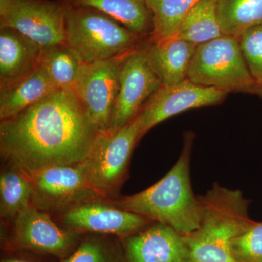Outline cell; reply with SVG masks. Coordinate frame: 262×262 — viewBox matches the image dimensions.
Instances as JSON below:
<instances>
[{
  "instance_id": "obj_11",
  "label": "cell",
  "mask_w": 262,
  "mask_h": 262,
  "mask_svg": "<svg viewBox=\"0 0 262 262\" xmlns=\"http://www.w3.org/2000/svg\"><path fill=\"white\" fill-rule=\"evenodd\" d=\"M227 94L220 90L199 85L188 79L174 85H161L136 118L141 139L164 120L187 110L220 104Z\"/></svg>"
},
{
  "instance_id": "obj_16",
  "label": "cell",
  "mask_w": 262,
  "mask_h": 262,
  "mask_svg": "<svg viewBox=\"0 0 262 262\" xmlns=\"http://www.w3.org/2000/svg\"><path fill=\"white\" fill-rule=\"evenodd\" d=\"M143 48L162 85H174L187 80L195 45L173 37L163 42L147 39Z\"/></svg>"
},
{
  "instance_id": "obj_15",
  "label": "cell",
  "mask_w": 262,
  "mask_h": 262,
  "mask_svg": "<svg viewBox=\"0 0 262 262\" xmlns=\"http://www.w3.org/2000/svg\"><path fill=\"white\" fill-rule=\"evenodd\" d=\"M43 47L10 27H0V89L15 83L40 65Z\"/></svg>"
},
{
  "instance_id": "obj_26",
  "label": "cell",
  "mask_w": 262,
  "mask_h": 262,
  "mask_svg": "<svg viewBox=\"0 0 262 262\" xmlns=\"http://www.w3.org/2000/svg\"><path fill=\"white\" fill-rule=\"evenodd\" d=\"M230 250L235 262H262V222H253L233 239Z\"/></svg>"
},
{
  "instance_id": "obj_12",
  "label": "cell",
  "mask_w": 262,
  "mask_h": 262,
  "mask_svg": "<svg viewBox=\"0 0 262 262\" xmlns=\"http://www.w3.org/2000/svg\"><path fill=\"white\" fill-rule=\"evenodd\" d=\"M10 225L14 247L58 256L70 252L80 234L62 227L51 215L32 205L20 211Z\"/></svg>"
},
{
  "instance_id": "obj_19",
  "label": "cell",
  "mask_w": 262,
  "mask_h": 262,
  "mask_svg": "<svg viewBox=\"0 0 262 262\" xmlns=\"http://www.w3.org/2000/svg\"><path fill=\"white\" fill-rule=\"evenodd\" d=\"M32 185L28 175L14 165L4 164L0 174V217L4 223L14 221L31 206Z\"/></svg>"
},
{
  "instance_id": "obj_20",
  "label": "cell",
  "mask_w": 262,
  "mask_h": 262,
  "mask_svg": "<svg viewBox=\"0 0 262 262\" xmlns=\"http://www.w3.org/2000/svg\"><path fill=\"white\" fill-rule=\"evenodd\" d=\"M216 0H201L183 19L174 37L200 46L223 36Z\"/></svg>"
},
{
  "instance_id": "obj_13",
  "label": "cell",
  "mask_w": 262,
  "mask_h": 262,
  "mask_svg": "<svg viewBox=\"0 0 262 262\" xmlns=\"http://www.w3.org/2000/svg\"><path fill=\"white\" fill-rule=\"evenodd\" d=\"M55 220L62 227L78 234H106L121 239L153 222L143 215L114 206L108 200L84 203Z\"/></svg>"
},
{
  "instance_id": "obj_25",
  "label": "cell",
  "mask_w": 262,
  "mask_h": 262,
  "mask_svg": "<svg viewBox=\"0 0 262 262\" xmlns=\"http://www.w3.org/2000/svg\"><path fill=\"white\" fill-rule=\"evenodd\" d=\"M237 38L257 95L262 97V26L248 29Z\"/></svg>"
},
{
  "instance_id": "obj_21",
  "label": "cell",
  "mask_w": 262,
  "mask_h": 262,
  "mask_svg": "<svg viewBox=\"0 0 262 262\" xmlns=\"http://www.w3.org/2000/svg\"><path fill=\"white\" fill-rule=\"evenodd\" d=\"M224 35L239 37L250 28L262 26V0H216Z\"/></svg>"
},
{
  "instance_id": "obj_1",
  "label": "cell",
  "mask_w": 262,
  "mask_h": 262,
  "mask_svg": "<svg viewBox=\"0 0 262 262\" xmlns=\"http://www.w3.org/2000/svg\"><path fill=\"white\" fill-rule=\"evenodd\" d=\"M102 133L75 92L56 89L39 102L0 121L4 163L24 171L84 163Z\"/></svg>"
},
{
  "instance_id": "obj_2",
  "label": "cell",
  "mask_w": 262,
  "mask_h": 262,
  "mask_svg": "<svg viewBox=\"0 0 262 262\" xmlns=\"http://www.w3.org/2000/svg\"><path fill=\"white\" fill-rule=\"evenodd\" d=\"M193 141L192 134H186L178 160L158 182L142 192L108 201L122 209L168 225L183 235L192 233L199 227L203 208L191 184Z\"/></svg>"
},
{
  "instance_id": "obj_22",
  "label": "cell",
  "mask_w": 262,
  "mask_h": 262,
  "mask_svg": "<svg viewBox=\"0 0 262 262\" xmlns=\"http://www.w3.org/2000/svg\"><path fill=\"white\" fill-rule=\"evenodd\" d=\"M201 0H146L152 16L153 29L149 40L163 42L176 36L187 13Z\"/></svg>"
},
{
  "instance_id": "obj_17",
  "label": "cell",
  "mask_w": 262,
  "mask_h": 262,
  "mask_svg": "<svg viewBox=\"0 0 262 262\" xmlns=\"http://www.w3.org/2000/svg\"><path fill=\"white\" fill-rule=\"evenodd\" d=\"M55 90L46 71L39 65L21 80L0 89V121L15 116Z\"/></svg>"
},
{
  "instance_id": "obj_27",
  "label": "cell",
  "mask_w": 262,
  "mask_h": 262,
  "mask_svg": "<svg viewBox=\"0 0 262 262\" xmlns=\"http://www.w3.org/2000/svg\"><path fill=\"white\" fill-rule=\"evenodd\" d=\"M1 262H29L21 259H16V258H7V259L2 260Z\"/></svg>"
},
{
  "instance_id": "obj_14",
  "label": "cell",
  "mask_w": 262,
  "mask_h": 262,
  "mask_svg": "<svg viewBox=\"0 0 262 262\" xmlns=\"http://www.w3.org/2000/svg\"><path fill=\"white\" fill-rule=\"evenodd\" d=\"M121 241L125 262H194L185 235L160 222Z\"/></svg>"
},
{
  "instance_id": "obj_23",
  "label": "cell",
  "mask_w": 262,
  "mask_h": 262,
  "mask_svg": "<svg viewBox=\"0 0 262 262\" xmlns=\"http://www.w3.org/2000/svg\"><path fill=\"white\" fill-rule=\"evenodd\" d=\"M81 63L65 43L43 48L40 66L56 89L73 91Z\"/></svg>"
},
{
  "instance_id": "obj_9",
  "label": "cell",
  "mask_w": 262,
  "mask_h": 262,
  "mask_svg": "<svg viewBox=\"0 0 262 262\" xmlns=\"http://www.w3.org/2000/svg\"><path fill=\"white\" fill-rule=\"evenodd\" d=\"M161 85L143 46L122 57L118 93L107 133L114 134L136 120Z\"/></svg>"
},
{
  "instance_id": "obj_6",
  "label": "cell",
  "mask_w": 262,
  "mask_h": 262,
  "mask_svg": "<svg viewBox=\"0 0 262 262\" xmlns=\"http://www.w3.org/2000/svg\"><path fill=\"white\" fill-rule=\"evenodd\" d=\"M140 139L136 119L114 134L105 133L98 137L84 165L90 184L104 199L120 196L133 151Z\"/></svg>"
},
{
  "instance_id": "obj_10",
  "label": "cell",
  "mask_w": 262,
  "mask_h": 262,
  "mask_svg": "<svg viewBox=\"0 0 262 262\" xmlns=\"http://www.w3.org/2000/svg\"><path fill=\"white\" fill-rule=\"evenodd\" d=\"M122 58L81 63L74 85L73 91L84 112L102 134L110 130Z\"/></svg>"
},
{
  "instance_id": "obj_3",
  "label": "cell",
  "mask_w": 262,
  "mask_h": 262,
  "mask_svg": "<svg viewBox=\"0 0 262 262\" xmlns=\"http://www.w3.org/2000/svg\"><path fill=\"white\" fill-rule=\"evenodd\" d=\"M202 216L199 227L185 235L194 262H235L232 241L254 221L248 215L250 201L239 190L215 183L200 196Z\"/></svg>"
},
{
  "instance_id": "obj_4",
  "label": "cell",
  "mask_w": 262,
  "mask_h": 262,
  "mask_svg": "<svg viewBox=\"0 0 262 262\" xmlns=\"http://www.w3.org/2000/svg\"><path fill=\"white\" fill-rule=\"evenodd\" d=\"M64 43L81 63L122 58L144 39L94 8L66 4Z\"/></svg>"
},
{
  "instance_id": "obj_5",
  "label": "cell",
  "mask_w": 262,
  "mask_h": 262,
  "mask_svg": "<svg viewBox=\"0 0 262 262\" xmlns=\"http://www.w3.org/2000/svg\"><path fill=\"white\" fill-rule=\"evenodd\" d=\"M187 79L227 93L257 94L245 61L238 38L223 35L196 46Z\"/></svg>"
},
{
  "instance_id": "obj_8",
  "label": "cell",
  "mask_w": 262,
  "mask_h": 262,
  "mask_svg": "<svg viewBox=\"0 0 262 262\" xmlns=\"http://www.w3.org/2000/svg\"><path fill=\"white\" fill-rule=\"evenodd\" d=\"M62 0H0V27H10L43 48L64 43Z\"/></svg>"
},
{
  "instance_id": "obj_24",
  "label": "cell",
  "mask_w": 262,
  "mask_h": 262,
  "mask_svg": "<svg viewBox=\"0 0 262 262\" xmlns=\"http://www.w3.org/2000/svg\"><path fill=\"white\" fill-rule=\"evenodd\" d=\"M89 236L62 262H125L121 239L106 234Z\"/></svg>"
},
{
  "instance_id": "obj_7",
  "label": "cell",
  "mask_w": 262,
  "mask_h": 262,
  "mask_svg": "<svg viewBox=\"0 0 262 262\" xmlns=\"http://www.w3.org/2000/svg\"><path fill=\"white\" fill-rule=\"evenodd\" d=\"M25 173L32 185L31 205L54 220L84 203L106 200L90 184L84 163Z\"/></svg>"
},
{
  "instance_id": "obj_18",
  "label": "cell",
  "mask_w": 262,
  "mask_h": 262,
  "mask_svg": "<svg viewBox=\"0 0 262 262\" xmlns=\"http://www.w3.org/2000/svg\"><path fill=\"white\" fill-rule=\"evenodd\" d=\"M67 5L94 8L115 19L136 35L149 39L152 16L146 0H62Z\"/></svg>"
}]
</instances>
